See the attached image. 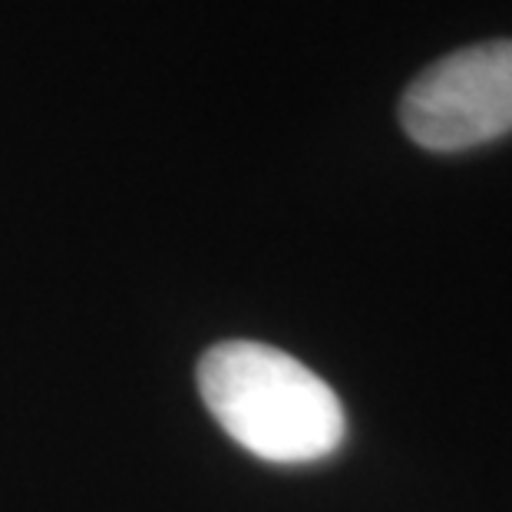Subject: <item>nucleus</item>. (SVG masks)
Listing matches in <instances>:
<instances>
[{"mask_svg":"<svg viewBox=\"0 0 512 512\" xmlns=\"http://www.w3.org/2000/svg\"><path fill=\"white\" fill-rule=\"evenodd\" d=\"M199 394L242 450L268 463H314L347 437L341 397L298 357L225 341L199 361Z\"/></svg>","mask_w":512,"mask_h":512,"instance_id":"f257e3e1","label":"nucleus"},{"mask_svg":"<svg viewBox=\"0 0 512 512\" xmlns=\"http://www.w3.org/2000/svg\"><path fill=\"white\" fill-rule=\"evenodd\" d=\"M400 123L430 152H463L512 133V40L437 60L407 86Z\"/></svg>","mask_w":512,"mask_h":512,"instance_id":"f03ea898","label":"nucleus"}]
</instances>
